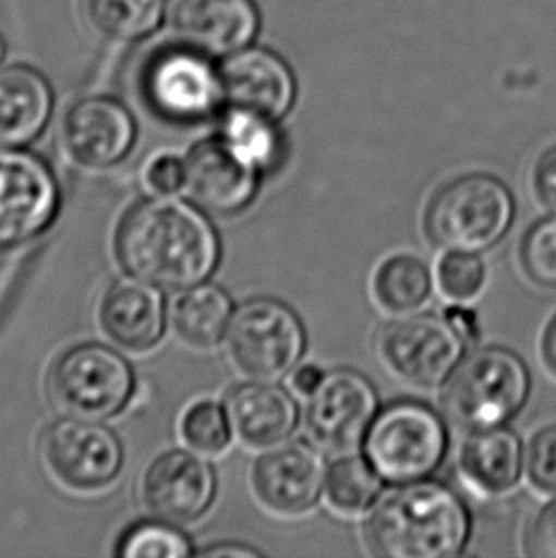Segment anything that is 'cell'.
<instances>
[{"instance_id":"obj_40","label":"cell","mask_w":556,"mask_h":558,"mask_svg":"<svg viewBox=\"0 0 556 558\" xmlns=\"http://www.w3.org/2000/svg\"><path fill=\"white\" fill-rule=\"evenodd\" d=\"M4 53H7V45H4V38L0 37V61L4 58Z\"/></svg>"},{"instance_id":"obj_35","label":"cell","mask_w":556,"mask_h":558,"mask_svg":"<svg viewBox=\"0 0 556 558\" xmlns=\"http://www.w3.org/2000/svg\"><path fill=\"white\" fill-rule=\"evenodd\" d=\"M532 183L537 201L556 216V145L540 155L532 174Z\"/></svg>"},{"instance_id":"obj_29","label":"cell","mask_w":556,"mask_h":558,"mask_svg":"<svg viewBox=\"0 0 556 558\" xmlns=\"http://www.w3.org/2000/svg\"><path fill=\"white\" fill-rule=\"evenodd\" d=\"M193 555L189 537L178 524L166 521L140 522L126 530L117 547L121 558H183Z\"/></svg>"},{"instance_id":"obj_24","label":"cell","mask_w":556,"mask_h":558,"mask_svg":"<svg viewBox=\"0 0 556 558\" xmlns=\"http://www.w3.org/2000/svg\"><path fill=\"white\" fill-rule=\"evenodd\" d=\"M431 284V272L420 257L395 254L377 267L372 292L382 310L404 315L427 302Z\"/></svg>"},{"instance_id":"obj_32","label":"cell","mask_w":556,"mask_h":558,"mask_svg":"<svg viewBox=\"0 0 556 558\" xmlns=\"http://www.w3.org/2000/svg\"><path fill=\"white\" fill-rule=\"evenodd\" d=\"M524 469L535 490L556 496V425L537 430L528 442Z\"/></svg>"},{"instance_id":"obj_30","label":"cell","mask_w":556,"mask_h":558,"mask_svg":"<svg viewBox=\"0 0 556 558\" xmlns=\"http://www.w3.org/2000/svg\"><path fill=\"white\" fill-rule=\"evenodd\" d=\"M520 265L528 279L542 288H556V216L535 221L519 248Z\"/></svg>"},{"instance_id":"obj_8","label":"cell","mask_w":556,"mask_h":558,"mask_svg":"<svg viewBox=\"0 0 556 558\" xmlns=\"http://www.w3.org/2000/svg\"><path fill=\"white\" fill-rule=\"evenodd\" d=\"M60 208L53 172L37 155L0 147V252L37 239Z\"/></svg>"},{"instance_id":"obj_23","label":"cell","mask_w":556,"mask_h":558,"mask_svg":"<svg viewBox=\"0 0 556 558\" xmlns=\"http://www.w3.org/2000/svg\"><path fill=\"white\" fill-rule=\"evenodd\" d=\"M233 302L223 288L198 284L183 290L172 307L173 332L191 348L210 349L226 338Z\"/></svg>"},{"instance_id":"obj_10","label":"cell","mask_w":556,"mask_h":558,"mask_svg":"<svg viewBox=\"0 0 556 558\" xmlns=\"http://www.w3.org/2000/svg\"><path fill=\"white\" fill-rule=\"evenodd\" d=\"M40 453L48 471L76 492L111 486L124 463V450L113 430L78 417L52 423L40 438Z\"/></svg>"},{"instance_id":"obj_26","label":"cell","mask_w":556,"mask_h":558,"mask_svg":"<svg viewBox=\"0 0 556 558\" xmlns=\"http://www.w3.org/2000/svg\"><path fill=\"white\" fill-rule=\"evenodd\" d=\"M382 481L384 478L377 475L368 460H362L359 456H347L334 461L326 471V501L338 513H362L376 504L382 492Z\"/></svg>"},{"instance_id":"obj_36","label":"cell","mask_w":556,"mask_h":558,"mask_svg":"<svg viewBox=\"0 0 556 558\" xmlns=\"http://www.w3.org/2000/svg\"><path fill=\"white\" fill-rule=\"evenodd\" d=\"M444 318L450 323L451 328L463 338L466 343L479 338V318L473 311L467 310L466 305H451L444 311Z\"/></svg>"},{"instance_id":"obj_21","label":"cell","mask_w":556,"mask_h":558,"mask_svg":"<svg viewBox=\"0 0 556 558\" xmlns=\"http://www.w3.org/2000/svg\"><path fill=\"white\" fill-rule=\"evenodd\" d=\"M52 111V88L38 71L23 65L0 71V147L35 142Z\"/></svg>"},{"instance_id":"obj_28","label":"cell","mask_w":556,"mask_h":558,"mask_svg":"<svg viewBox=\"0 0 556 558\" xmlns=\"http://www.w3.org/2000/svg\"><path fill=\"white\" fill-rule=\"evenodd\" d=\"M180 433L183 442L201 456L226 452L233 438L226 407L214 400H198L191 404L181 415Z\"/></svg>"},{"instance_id":"obj_33","label":"cell","mask_w":556,"mask_h":558,"mask_svg":"<svg viewBox=\"0 0 556 558\" xmlns=\"http://www.w3.org/2000/svg\"><path fill=\"white\" fill-rule=\"evenodd\" d=\"M143 183L153 195H176L185 189V160L172 153L155 155L143 170Z\"/></svg>"},{"instance_id":"obj_13","label":"cell","mask_w":556,"mask_h":558,"mask_svg":"<svg viewBox=\"0 0 556 558\" xmlns=\"http://www.w3.org/2000/svg\"><path fill=\"white\" fill-rule=\"evenodd\" d=\"M216 473L196 452L170 450L145 471L143 504L158 521L191 524L198 521L216 498Z\"/></svg>"},{"instance_id":"obj_19","label":"cell","mask_w":556,"mask_h":558,"mask_svg":"<svg viewBox=\"0 0 556 558\" xmlns=\"http://www.w3.org/2000/svg\"><path fill=\"white\" fill-rule=\"evenodd\" d=\"M226 410L234 437L254 450H267L285 442L300 417L290 392L256 379L234 387L227 397Z\"/></svg>"},{"instance_id":"obj_25","label":"cell","mask_w":556,"mask_h":558,"mask_svg":"<svg viewBox=\"0 0 556 558\" xmlns=\"http://www.w3.org/2000/svg\"><path fill=\"white\" fill-rule=\"evenodd\" d=\"M168 0H86V12L104 37L136 43L157 29Z\"/></svg>"},{"instance_id":"obj_31","label":"cell","mask_w":556,"mask_h":558,"mask_svg":"<svg viewBox=\"0 0 556 558\" xmlns=\"http://www.w3.org/2000/svg\"><path fill=\"white\" fill-rule=\"evenodd\" d=\"M486 269L473 252H446L436 265L440 294L454 303H466L481 294Z\"/></svg>"},{"instance_id":"obj_34","label":"cell","mask_w":556,"mask_h":558,"mask_svg":"<svg viewBox=\"0 0 556 558\" xmlns=\"http://www.w3.org/2000/svg\"><path fill=\"white\" fill-rule=\"evenodd\" d=\"M524 553L532 558H556V499L542 507L528 524Z\"/></svg>"},{"instance_id":"obj_38","label":"cell","mask_w":556,"mask_h":558,"mask_svg":"<svg viewBox=\"0 0 556 558\" xmlns=\"http://www.w3.org/2000/svg\"><path fill=\"white\" fill-rule=\"evenodd\" d=\"M542 361L551 376L556 379V313L545 326L542 336Z\"/></svg>"},{"instance_id":"obj_7","label":"cell","mask_w":556,"mask_h":558,"mask_svg":"<svg viewBox=\"0 0 556 558\" xmlns=\"http://www.w3.org/2000/svg\"><path fill=\"white\" fill-rule=\"evenodd\" d=\"M229 361L242 376L273 381L293 371L305 351L300 317L285 303L257 298L234 311L227 328Z\"/></svg>"},{"instance_id":"obj_12","label":"cell","mask_w":556,"mask_h":558,"mask_svg":"<svg viewBox=\"0 0 556 558\" xmlns=\"http://www.w3.org/2000/svg\"><path fill=\"white\" fill-rule=\"evenodd\" d=\"M376 414V389L366 377L353 371L330 372L309 397L305 430L326 452H351L364 442Z\"/></svg>"},{"instance_id":"obj_15","label":"cell","mask_w":556,"mask_h":558,"mask_svg":"<svg viewBox=\"0 0 556 558\" xmlns=\"http://www.w3.org/2000/svg\"><path fill=\"white\" fill-rule=\"evenodd\" d=\"M168 17L181 45L208 58H229L249 48L259 29L252 0H170Z\"/></svg>"},{"instance_id":"obj_6","label":"cell","mask_w":556,"mask_h":558,"mask_svg":"<svg viewBox=\"0 0 556 558\" xmlns=\"http://www.w3.org/2000/svg\"><path fill=\"white\" fill-rule=\"evenodd\" d=\"M129 361L101 343H81L53 363L48 397L65 417L104 422L121 414L134 395Z\"/></svg>"},{"instance_id":"obj_1","label":"cell","mask_w":556,"mask_h":558,"mask_svg":"<svg viewBox=\"0 0 556 558\" xmlns=\"http://www.w3.org/2000/svg\"><path fill=\"white\" fill-rule=\"evenodd\" d=\"M221 244L210 219L193 204L157 196L136 204L117 231V256L134 279L183 292L216 271Z\"/></svg>"},{"instance_id":"obj_17","label":"cell","mask_w":556,"mask_h":558,"mask_svg":"<svg viewBox=\"0 0 556 558\" xmlns=\"http://www.w3.org/2000/svg\"><path fill=\"white\" fill-rule=\"evenodd\" d=\"M259 170L221 137L196 144L185 157V189L193 203L216 216H234L256 196Z\"/></svg>"},{"instance_id":"obj_14","label":"cell","mask_w":556,"mask_h":558,"mask_svg":"<svg viewBox=\"0 0 556 558\" xmlns=\"http://www.w3.org/2000/svg\"><path fill=\"white\" fill-rule=\"evenodd\" d=\"M326 465L315 446L303 440L267 448L252 471V488L262 506L285 517L307 513L321 498Z\"/></svg>"},{"instance_id":"obj_5","label":"cell","mask_w":556,"mask_h":558,"mask_svg":"<svg viewBox=\"0 0 556 558\" xmlns=\"http://www.w3.org/2000/svg\"><path fill=\"white\" fill-rule=\"evenodd\" d=\"M362 445L370 465L384 481L415 483L443 463L448 433L435 410L415 400H399L376 414Z\"/></svg>"},{"instance_id":"obj_11","label":"cell","mask_w":556,"mask_h":558,"mask_svg":"<svg viewBox=\"0 0 556 558\" xmlns=\"http://www.w3.org/2000/svg\"><path fill=\"white\" fill-rule=\"evenodd\" d=\"M377 348L385 364L400 379L415 387H436L458 366L466 341L444 315L421 313L385 326Z\"/></svg>"},{"instance_id":"obj_4","label":"cell","mask_w":556,"mask_h":558,"mask_svg":"<svg viewBox=\"0 0 556 558\" xmlns=\"http://www.w3.org/2000/svg\"><path fill=\"white\" fill-rule=\"evenodd\" d=\"M528 391L530 376L520 356L501 348L479 349L448 376L440 404L461 429H492L519 414Z\"/></svg>"},{"instance_id":"obj_39","label":"cell","mask_w":556,"mask_h":558,"mask_svg":"<svg viewBox=\"0 0 556 558\" xmlns=\"http://www.w3.org/2000/svg\"><path fill=\"white\" fill-rule=\"evenodd\" d=\"M206 557H257L259 553L242 547V545H226V547H211L203 551Z\"/></svg>"},{"instance_id":"obj_22","label":"cell","mask_w":556,"mask_h":558,"mask_svg":"<svg viewBox=\"0 0 556 558\" xmlns=\"http://www.w3.org/2000/svg\"><path fill=\"white\" fill-rule=\"evenodd\" d=\"M524 453L512 430L504 427L473 430L459 452V471L474 490L497 496L519 483Z\"/></svg>"},{"instance_id":"obj_3","label":"cell","mask_w":556,"mask_h":558,"mask_svg":"<svg viewBox=\"0 0 556 558\" xmlns=\"http://www.w3.org/2000/svg\"><path fill=\"white\" fill-rule=\"evenodd\" d=\"M509 187L488 174L459 175L436 189L423 214L428 242L444 252H484L511 227Z\"/></svg>"},{"instance_id":"obj_2","label":"cell","mask_w":556,"mask_h":558,"mask_svg":"<svg viewBox=\"0 0 556 558\" xmlns=\"http://www.w3.org/2000/svg\"><path fill=\"white\" fill-rule=\"evenodd\" d=\"M471 522L443 484H400L377 499L364 524L370 551L385 558H451L466 549Z\"/></svg>"},{"instance_id":"obj_20","label":"cell","mask_w":556,"mask_h":558,"mask_svg":"<svg viewBox=\"0 0 556 558\" xmlns=\"http://www.w3.org/2000/svg\"><path fill=\"white\" fill-rule=\"evenodd\" d=\"M99 320L117 345L129 351H147L165 333V298L157 287L143 280H119L107 290Z\"/></svg>"},{"instance_id":"obj_37","label":"cell","mask_w":556,"mask_h":558,"mask_svg":"<svg viewBox=\"0 0 556 558\" xmlns=\"http://www.w3.org/2000/svg\"><path fill=\"white\" fill-rule=\"evenodd\" d=\"M324 377H326V372H324L321 366H316V364H303L298 371L293 372V389L300 391L301 395L311 397V395L323 385Z\"/></svg>"},{"instance_id":"obj_9","label":"cell","mask_w":556,"mask_h":558,"mask_svg":"<svg viewBox=\"0 0 556 558\" xmlns=\"http://www.w3.org/2000/svg\"><path fill=\"white\" fill-rule=\"evenodd\" d=\"M143 92L155 113L173 122L208 119L223 104L219 69L189 46L166 48L150 58Z\"/></svg>"},{"instance_id":"obj_16","label":"cell","mask_w":556,"mask_h":558,"mask_svg":"<svg viewBox=\"0 0 556 558\" xmlns=\"http://www.w3.org/2000/svg\"><path fill=\"white\" fill-rule=\"evenodd\" d=\"M63 145L76 165L104 170L129 157L136 144V121L121 101L81 99L63 121Z\"/></svg>"},{"instance_id":"obj_18","label":"cell","mask_w":556,"mask_h":558,"mask_svg":"<svg viewBox=\"0 0 556 558\" xmlns=\"http://www.w3.org/2000/svg\"><path fill=\"white\" fill-rule=\"evenodd\" d=\"M219 76L227 107L259 114L269 121L282 119L295 98L292 71L264 48H244L229 56L219 69Z\"/></svg>"},{"instance_id":"obj_27","label":"cell","mask_w":556,"mask_h":558,"mask_svg":"<svg viewBox=\"0 0 556 558\" xmlns=\"http://www.w3.org/2000/svg\"><path fill=\"white\" fill-rule=\"evenodd\" d=\"M219 137L259 172L269 170L280 155V137L275 121L242 109L227 107Z\"/></svg>"}]
</instances>
